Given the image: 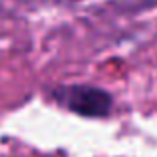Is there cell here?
<instances>
[{
    "mask_svg": "<svg viewBox=\"0 0 157 157\" xmlns=\"http://www.w3.org/2000/svg\"><path fill=\"white\" fill-rule=\"evenodd\" d=\"M54 96L64 107L84 117H105L113 105V98L96 86H68L60 88Z\"/></svg>",
    "mask_w": 157,
    "mask_h": 157,
    "instance_id": "1",
    "label": "cell"
}]
</instances>
